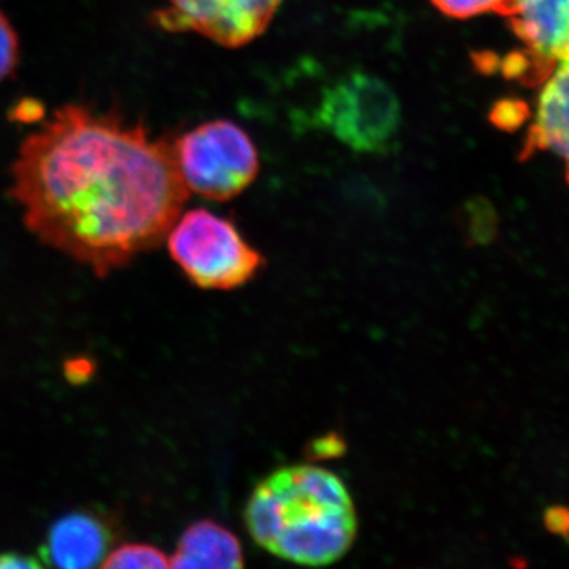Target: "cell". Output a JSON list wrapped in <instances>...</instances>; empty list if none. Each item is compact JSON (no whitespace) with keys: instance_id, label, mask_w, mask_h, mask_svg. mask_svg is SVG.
I'll use <instances>...</instances> for the list:
<instances>
[{"instance_id":"obj_15","label":"cell","mask_w":569,"mask_h":569,"mask_svg":"<svg viewBox=\"0 0 569 569\" xmlns=\"http://www.w3.org/2000/svg\"><path fill=\"white\" fill-rule=\"evenodd\" d=\"M41 567L39 560L33 559V557L22 556V553L9 552V553H0V569H31Z\"/></svg>"},{"instance_id":"obj_3","label":"cell","mask_w":569,"mask_h":569,"mask_svg":"<svg viewBox=\"0 0 569 569\" xmlns=\"http://www.w3.org/2000/svg\"><path fill=\"white\" fill-rule=\"evenodd\" d=\"M168 250L179 268L204 290H234L263 268L257 249L230 220L208 209H192L168 231Z\"/></svg>"},{"instance_id":"obj_2","label":"cell","mask_w":569,"mask_h":569,"mask_svg":"<svg viewBox=\"0 0 569 569\" xmlns=\"http://www.w3.org/2000/svg\"><path fill=\"white\" fill-rule=\"evenodd\" d=\"M260 548L307 567L335 563L353 546L358 516L346 482L317 466L272 471L254 486L244 509Z\"/></svg>"},{"instance_id":"obj_10","label":"cell","mask_w":569,"mask_h":569,"mask_svg":"<svg viewBox=\"0 0 569 569\" xmlns=\"http://www.w3.org/2000/svg\"><path fill=\"white\" fill-rule=\"evenodd\" d=\"M173 568H241L244 552L241 542L213 520H198L183 531L178 549L170 557Z\"/></svg>"},{"instance_id":"obj_5","label":"cell","mask_w":569,"mask_h":569,"mask_svg":"<svg viewBox=\"0 0 569 569\" xmlns=\"http://www.w3.org/2000/svg\"><path fill=\"white\" fill-rule=\"evenodd\" d=\"M176 163L187 189L213 201L244 192L260 170L249 134L231 121L194 127L173 142Z\"/></svg>"},{"instance_id":"obj_9","label":"cell","mask_w":569,"mask_h":569,"mask_svg":"<svg viewBox=\"0 0 569 569\" xmlns=\"http://www.w3.org/2000/svg\"><path fill=\"white\" fill-rule=\"evenodd\" d=\"M110 542L111 531L102 519L91 512H73L51 527L47 541L48 561L67 569L100 567Z\"/></svg>"},{"instance_id":"obj_12","label":"cell","mask_w":569,"mask_h":569,"mask_svg":"<svg viewBox=\"0 0 569 569\" xmlns=\"http://www.w3.org/2000/svg\"><path fill=\"white\" fill-rule=\"evenodd\" d=\"M20 62V40L9 18L0 11V81L7 80Z\"/></svg>"},{"instance_id":"obj_6","label":"cell","mask_w":569,"mask_h":569,"mask_svg":"<svg viewBox=\"0 0 569 569\" xmlns=\"http://www.w3.org/2000/svg\"><path fill=\"white\" fill-rule=\"evenodd\" d=\"M498 13L523 43L505 63L507 74L533 84L569 63V0H505Z\"/></svg>"},{"instance_id":"obj_11","label":"cell","mask_w":569,"mask_h":569,"mask_svg":"<svg viewBox=\"0 0 569 569\" xmlns=\"http://www.w3.org/2000/svg\"><path fill=\"white\" fill-rule=\"evenodd\" d=\"M100 567L121 569V568H168L170 567V557L164 556L162 550L149 545H126L121 546L107 556Z\"/></svg>"},{"instance_id":"obj_8","label":"cell","mask_w":569,"mask_h":569,"mask_svg":"<svg viewBox=\"0 0 569 569\" xmlns=\"http://www.w3.org/2000/svg\"><path fill=\"white\" fill-rule=\"evenodd\" d=\"M549 151L559 156L567 168L569 182V63L556 67L545 80L538 97L523 157Z\"/></svg>"},{"instance_id":"obj_13","label":"cell","mask_w":569,"mask_h":569,"mask_svg":"<svg viewBox=\"0 0 569 569\" xmlns=\"http://www.w3.org/2000/svg\"><path fill=\"white\" fill-rule=\"evenodd\" d=\"M505 0H432L441 13L456 20H467V18L479 17V14L490 13V11H500Z\"/></svg>"},{"instance_id":"obj_7","label":"cell","mask_w":569,"mask_h":569,"mask_svg":"<svg viewBox=\"0 0 569 569\" xmlns=\"http://www.w3.org/2000/svg\"><path fill=\"white\" fill-rule=\"evenodd\" d=\"M282 0H167L153 22L168 32H197L227 48L261 36Z\"/></svg>"},{"instance_id":"obj_14","label":"cell","mask_w":569,"mask_h":569,"mask_svg":"<svg viewBox=\"0 0 569 569\" xmlns=\"http://www.w3.org/2000/svg\"><path fill=\"white\" fill-rule=\"evenodd\" d=\"M546 526L552 533L569 539V509L560 507L549 509L546 512Z\"/></svg>"},{"instance_id":"obj_4","label":"cell","mask_w":569,"mask_h":569,"mask_svg":"<svg viewBox=\"0 0 569 569\" xmlns=\"http://www.w3.org/2000/svg\"><path fill=\"white\" fill-rule=\"evenodd\" d=\"M316 118L355 152L383 153L391 151L399 133L402 108L380 77L356 70L325 89Z\"/></svg>"},{"instance_id":"obj_1","label":"cell","mask_w":569,"mask_h":569,"mask_svg":"<svg viewBox=\"0 0 569 569\" xmlns=\"http://www.w3.org/2000/svg\"><path fill=\"white\" fill-rule=\"evenodd\" d=\"M10 193L31 233L99 277L159 246L189 198L173 142L82 104L24 138Z\"/></svg>"}]
</instances>
